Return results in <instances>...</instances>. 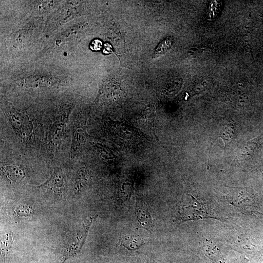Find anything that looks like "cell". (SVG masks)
Returning a JSON list of instances; mask_svg holds the SVG:
<instances>
[{"label":"cell","instance_id":"1","mask_svg":"<svg viewBox=\"0 0 263 263\" xmlns=\"http://www.w3.org/2000/svg\"><path fill=\"white\" fill-rule=\"evenodd\" d=\"M95 217L91 216L86 219L73 233L71 238L68 239L62 250L58 263H64L67 260L75 256L80 251L87 238L89 229Z\"/></svg>","mask_w":263,"mask_h":263},{"label":"cell","instance_id":"2","mask_svg":"<svg viewBox=\"0 0 263 263\" xmlns=\"http://www.w3.org/2000/svg\"><path fill=\"white\" fill-rule=\"evenodd\" d=\"M177 220L180 222L206 218H215L207 211L203 204L194 196L182 201L178 211Z\"/></svg>","mask_w":263,"mask_h":263},{"label":"cell","instance_id":"3","mask_svg":"<svg viewBox=\"0 0 263 263\" xmlns=\"http://www.w3.org/2000/svg\"><path fill=\"white\" fill-rule=\"evenodd\" d=\"M33 188L45 189L57 193H62L64 189L63 173L60 168H56L51 176L44 183Z\"/></svg>","mask_w":263,"mask_h":263},{"label":"cell","instance_id":"4","mask_svg":"<svg viewBox=\"0 0 263 263\" xmlns=\"http://www.w3.org/2000/svg\"><path fill=\"white\" fill-rule=\"evenodd\" d=\"M67 119L62 117L56 119L51 125L48 133V140L54 147L60 144L65 131Z\"/></svg>","mask_w":263,"mask_h":263},{"label":"cell","instance_id":"5","mask_svg":"<svg viewBox=\"0 0 263 263\" xmlns=\"http://www.w3.org/2000/svg\"><path fill=\"white\" fill-rule=\"evenodd\" d=\"M29 119L19 113L11 114L9 119L14 128L23 137L28 135L33 129L32 123Z\"/></svg>","mask_w":263,"mask_h":263},{"label":"cell","instance_id":"6","mask_svg":"<svg viewBox=\"0 0 263 263\" xmlns=\"http://www.w3.org/2000/svg\"><path fill=\"white\" fill-rule=\"evenodd\" d=\"M85 142V132L80 125H75L73 132L71 156L74 158L82 152Z\"/></svg>","mask_w":263,"mask_h":263},{"label":"cell","instance_id":"7","mask_svg":"<svg viewBox=\"0 0 263 263\" xmlns=\"http://www.w3.org/2000/svg\"><path fill=\"white\" fill-rule=\"evenodd\" d=\"M202 250L205 256L212 263H224L219 248L212 242L210 241L204 242L202 245Z\"/></svg>","mask_w":263,"mask_h":263},{"label":"cell","instance_id":"8","mask_svg":"<svg viewBox=\"0 0 263 263\" xmlns=\"http://www.w3.org/2000/svg\"><path fill=\"white\" fill-rule=\"evenodd\" d=\"M136 215L140 225L146 230L151 231L153 228V221L150 214L141 202H137Z\"/></svg>","mask_w":263,"mask_h":263},{"label":"cell","instance_id":"9","mask_svg":"<svg viewBox=\"0 0 263 263\" xmlns=\"http://www.w3.org/2000/svg\"><path fill=\"white\" fill-rule=\"evenodd\" d=\"M2 169L7 178L11 180L21 181L24 177V171L19 166L5 165L3 166Z\"/></svg>","mask_w":263,"mask_h":263},{"label":"cell","instance_id":"10","mask_svg":"<svg viewBox=\"0 0 263 263\" xmlns=\"http://www.w3.org/2000/svg\"><path fill=\"white\" fill-rule=\"evenodd\" d=\"M112 125L115 133L120 137L130 138L135 135V129L128 124L121 122L112 121Z\"/></svg>","mask_w":263,"mask_h":263},{"label":"cell","instance_id":"11","mask_svg":"<svg viewBox=\"0 0 263 263\" xmlns=\"http://www.w3.org/2000/svg\"><path fill=\"white\" fill-rule=\"evenodd\" d=\"M120 244L129 250L139 248L143 244V239L138 236H126L120 240Z\"/></svg>","mask_w":263,"mask_h":263},{"label":"cell","instance_id":"12","mask_svg":"<svg viewBox=\"0 0 263 263\" xmlns=\"http://www.w3.org/2000/svg\"><path fill=\"white\" fill-rule=\"evenodd\" d=\"M89 175V171L86 168L82 167L78 169L76 176L75 185V190L76 193L80 191L88 181Z\"/></svg>","mask_w":263,"mask_h":263},{"label":"cell","instance_id":"13","mask_svg":"<svg viewBox=\"0 0 263 263\" xmlns=\"http://www.w3.org/2000/svg\"><path fill=\"white\" fill-rule=\"evenodd\" d=\"M234 135V126L231 124H228L222 127L219 137L222 138L225 146L226 143L230 142L233 139Z\"/></svg>","mask_w":263,"mask_h":263},{"label":"cell","instance_id":"14","mask_svg":"<svg viewBox=\"0 0 263 263\" xmlns=\"http://www.w3.org/2000/svg\"><path fill=\"white\" fill-rule=\"evenodd\" d=\"M13 244L12 235L10 233H6L1 240V254L2 257H5L9 253Z\"/></svg>","mask_w":263,"mask_h":263},{"label":"cell","instance_id":"15","mask_svg":"<svg viewBox=\"0 0 263 263\" xmlns=\"http://www.w3.org/2000/svg\"><path fill=\"white\" fill-rule=\"evenodd\" d=\"M172 42L171 38L168 37L163 40L156 48L154 55L155 56H159L165 53L170 47Z\"/></svg>","mask_w":263,"mask_h":263},{"label":"cell","instance_id":"16","mask_svg":"<svg viewBox=\"0 0 263 263\" xmlns=\"http://www.w3.org/2000/svg\"><path fill=\"white\" fill-rule=\"evenodd\" d=\"M94 146L103 157L108 159L114 157V154L109 148L98 143H95Z\"/></svg>","mask_w":263,"mask_h":263},{"label":"cell","instance_id":"17","mask_svg":"<svg viewBox=\"0 0 263 263\" xmlns=\"http://www.w3.org/2000/svg\"><path fill=\"white\" fill-rule=\"evenodd\" d=\"M33 212V208L26 205H19L15 210V213L19 217L28 216L32 214Z\"/></svg>","mask_w":263,"mask_h":263},{"label":"cell","instance_id":"18","mask_svg":"<svg viewBox=\"0 0 263 263\" xmlns=\"http://www.w3.org/2000/svg\"><path fill=\"white\" fill-rule=\"evenodd\" d=\"M155 115V111L153 107H148L142 112V118L145 121L151 122L153 121Z\"/></svg>","mask_w":263,"mask_h":263},{"label":"cell","instance_id":"19","mask_svg":"<svg viewBox=\"0 0 263 263\" xmlns=\"http://www.w3.org/2000/svg\"><path fill=\"white\" fill-rule=\"evenodd\" d=\"M254 144H247L241 150V156L243 158L245 157L246 156H250L251 154L253 153L255 146H253Z\"/></svg>","mask_w":263,"mask_h":263},{"label":"cell","instance_id":"20","mask_svg":"<svg viewBox=\"0 0 263 263\" xmlns=\"http://www.w3.org/2000/svg\"><path fill=\"white\" fill-rule=\"evenodd\" d=\"M101 47L102 42L98 39L94 40L90 45V47L92 50L96 51L100 50Z\"/></svg>","mask_w":263,"mask_h":263}]
</instances>
